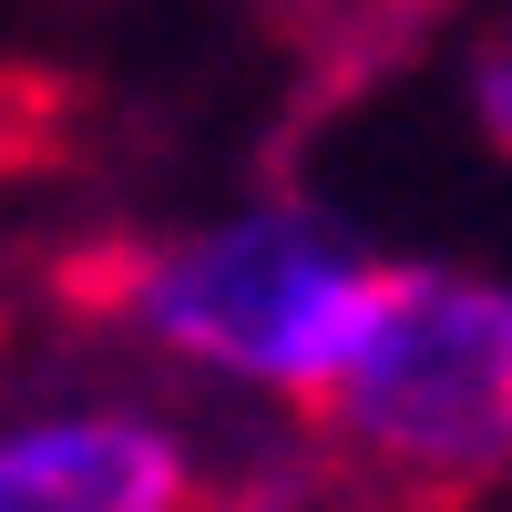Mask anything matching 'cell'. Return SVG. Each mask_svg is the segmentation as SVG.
<instances>
[{
	"label": "cell",
	"mask_w": 512,
	"mask_h": 512,
	"mask_svg": "<svg viewBox=\"0 0 512 512\" xmlns=\"http://www.w3.org/2000/svg\"><path fill=\"white\" fill-rule=\"evenodd\" d=\"M308 441L369 512H472L512 482V287L482 267H379Z\"/></svg>",
	"instance_id": "6da1fadb"
},
{
	"label": "cell",
	"mask_w": 512,
	"mask_h": 512,
	"mask_svg": "<svg viewBox=\"0 0 512 512\" xmlns=\"http://www.w3.org/2000/svg\"><path fill=\"white\" fill-rule=\"evenodd\" d=\"M369 287H379V256L349 246L318 205H246V216L93 256V297L144 349L297 410L338 369Z\"/></svg>",
	"instance_id": "7a4b0ae2"
},
{
	"label": "cell",
	"mask_w": 512,
	"mask_h": 512,
	"mask_svg": "<svg viewBox=\"0 0 512 512\" xmlns=\"http://www.w3.org/2000/svg\"><path fill=\"white\" fill-rule=\"evenodd\" d=\"M205 472L154 410L72 400L0 420V512H195Z\"/></svg>",
	"instance_id": "3957f363"
},
{
	"label": "cell",
	"mask_w": 512,
	"mask_h": 512,
	"mask_svg": "<svg viewBox=\"0 0 512 512\" xmlns=\"http://www.w3.org/2000/svg\"><path fill=\"white\" fill-rule=\"evenodd\" d=\"M461 103H472V134L512 164V21H492L461 62Z\"/></svg>",
	"instance_id": "277c9868"
},
{
	"label": "cell",
	"mask_w": 512,
	"mask_h": 512,
	"mask_svg": "<svg viewBox=\"0 0 512 512\" xmlns=\"http://www.w3.org/2000/svg\"><path fill=\"white\" fill-rule=\"evenodd\" d=\"M369 21H431V11H451V0H359Z\"/></svg>",
	"instance_id": "5b68a950"
}]
</instances>
